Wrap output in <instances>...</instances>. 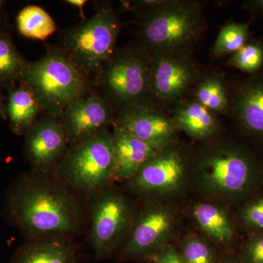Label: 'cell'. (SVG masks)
Segmentation results:
<instances>
[{"instance_id":"ba28073f","label":"cell","mask_w":263,"mask_h":263,"mask_svg":"<svg viewBox=\"0 0 263 263\" xmlns=\"http://www.w3.org/2000/svg\"><path fill=\"white\" fill-rule=\"evenodd\" d=\"M179 226V211L170 202H144L136 209L119 257L122 260H148L172 245Z\"/></svg>"},{"instance_id":"4fadbf2b","label":"cell","mask_w":263,"mask_h":263,"mask_svg":"<svg viewBox=\"0 0 263 263\" xmlns=\"http://www.w3.org/2000/svg\"><path fill=\"white\" fill-rule=\"evenodd\" d=\"M193 62L181 54L157 55L152 58L149 92L162 103L181 98L197 79Z\"/></svg>"},{"instance_id":"484cf974","label":"cell","mask_w":263,"mask_h":263,"mask_svg":"<svg viewBox=\"0 0 263 263\" xmlns=\"http://www.w3.org/2000/svg\"><path fill=\"white\" fill-rule=\"evenodd\" d=\"M229 65L243 72L255 73L263 65V43H247L230 57Z\"/></svg>"},{"instance_id":"e0dca14e","label":"cell","mask_w":263,"mask_h":263,"mask_svg":"<svg viewBox=\"0 0 263 263\" xmlns=\"http://www.w3.org/2000/svg\"><path fill=\"white\" fill-rule=\"evenodd\" d=\"M9 263H76V252L66 236L41 237L26 240Z\"/></svg>"},{"instance_id":"f546056e","label":"cell","mask_w":263,"mask_h":263,"mask_svg":"<svg viewBox=\"0 0 263 263\" xmlns=\"http://www.w3.org/2000/svg\"><path fill=\"white\" fill-rule=\"evenodd\" d=\"M172 2L173 0H141V1H135L134 5H136L138 9L143 10L145 11V13H146L167 6Z\"/></svg>"},{"instance_id":"4dcf8cb0","label":"cell","mask_w":263,"mask_h":263,"mask_svg":"<svg viewBox=\"0 0 263 263\" xmlns=\"http://www.w3.org/2000/svg\"><path fill=\"white\" fill-rule=\"evenodd\" d=\"M218 263H240L238 256L231 252H226L221 254Z\"/></svg>"},{"instance_id":"d6986e66","label":"cell","mask_w":263,"mask_h":263,"mask_svg":"<svg viewBox=\"0 0 263 263\" xmlns=\"http://www.w3.org/2000/svg\"><path fill=\"white\" fill-rule=\"evenodd\" d=\"M172 120L178 130L205 143L212 141L219 129V122L214 113L196 100L179 105Z\"/></svg>"},{"instance_id":"277c9868","label":"cell","mask_w":263,"mask_h":263,"mask_svg":"<svg viewBox=\"0 0 263 263\" xmlns=\"http://www.w3.org/2000/svg\"><path fill=\"white\" fill-rule=\"evenodd\" d=\"M205 22L200 3L175 1L145 13L138 35L149 54H180L205 32Z\"/></svg>"},{"instance_id":"ac0fdd59","label":"cell","mask_w":263,"mask_h":263,"mask_svg":"<svg viewBox=\"0 0 263 263\" xmlns=\"http://www.w3.org/2000/svg\"><path fill=\"white\" fill-rule=\"evenodd\" d=\"M235 114L247 135L263 139V76L252 78L240 86L235 97Z\"/></svg>"},{"instance_id":"5bb4252c","label":"cell","mask_w":263,"mask_h":263,"mask_svg":"<svg viewBox=\"0 0 263 263\" xmlns=\"http://www.w3.org/2000/svg\"><path fill=\"white\" fill-rule=\"evenodd\" d=\"M114 126L131 133L157 149L176 142L178 130L172 119L146 103L122 111L116 119Z\"/></svg>"},{"instance_id":"836d02e7","label":"cell","mask_w":263,"mask_h":263,"mask_svg":"<svg viewBox=\"0 0 263 263\" xmlns=\"http://www.w3.org/2000/svg\"><path fill=\"white\" fill-rule=\"evenodd\" d=\"M6 114V109H5L4 104H3V98H2L1 92H0V117H5Z\"/></svg>"},{"instance_id":"cb8c5ba5","label":"cell","mask_w":263,"mask_h":263,"mask_svg":"<svg viewBox=\"0 0 263 263\" xmlns=\"http://www.w3.org/2000/svg\"><path fill=\"white\" fill-rule=\"evenodd\" d=\"M249 37L248 24L229 23L221 29L214 43L216 56H224L234 53L247 44Z\"/></svg>"},{"instance_id":"8992f818","label":"cell","mask_w":263,"mask_h":263,"mask_svg":"<svg viewBox=\"0 0 263 263\" xmlns=\"http://www.w3.org/2000/svg\"><path fill=\"white\" fill-rule=\"evenodd\" d=\"M191 157L176 142L161 148L127 181L128 190L144 202H171L191 186Z\"/></svg>"},{"instance_id":"4316f807","label":"cell","mask_w":263,"mask_h":263,"mask_svg":"<svg viewBox=\"0 0 263 263\" xmlns=\"http://www.w3.org/2000/svg\"><path fill=\"white\" fill-rule=\"evenodd\" d=\"M239 220L252 234H263V195L245 203L239 213Z\"/></svg>"},{"instance_id":"1f68e13d","label":"cell","mask_w":263,"mask_h":263,"mask_svg":"<svg viewBox=\"0 0 263 263\" xmlns=\"http://www.w3.org/2000/svg\"><path fill=\"white\" fill-rule=\"evenodd\" d=\"M249 10L257 14L263 15V0H254L247 3Z\"/></svg>"},{"instance_id":"3957f363","label":"cell","mask_w":263,"mask_h":263,"mask_svg":"<svg viewBox=\"0 0 263 263\" xmlns=\"http://www.w3.org/2000/svg\"><path fill=\"white\" fill-rule=\"evenodd\" d=\"M20 79L48 116L59 117L73 100L88 95L89 83L63 52L52 50L37 61L24 60Z\"/></svg>"},{"instance_id":"9c48e42d","label":"cell","mask_w":263,"mask_h":263,"mask_svg":"<svg viewBox=\"0 0 263 263\" xmlns=\"http://www.w3.org/2000/svg\"><path fill=\"white\" fill-rule=\"evenodd\" d=\"M91 199L90 243L96 257L104 258L122 248L136 209L125 194L110 185Z\"/></svg>"},{"instance_id":"d590c367","label":"cell","mask_w":263,"mask_h":263,"mask_svg":"<svg viewBox=\"0 0 263 263\" xmlns=\"http://www.w3.org/2000/svg\"><path fill=\"white\" fill-rule=\"evenodd\" d=\"M2 30H1V20H0V34H2Z\"/></svg>"},{"instance_id":"6da1fadb","label":"cell","mask_w":263,"mask_h":263,"mask_svg":"<svg viewBox=\"0 0 263 263\" xmlns=\"http://www.w3.org/2000/svg\"><path fill=\"white\" fill-rule=\"evenodd\" d=\"M45 175H20L5 194L2 216L27 240L66 236L79 231L84 222L79 199L60 179Z\"/></svg>"},{"instance_id":"e575fe53","label":"cell","mask_w":263,"mask_h":263,"mask_svg":"<svg viewBox=\"0 0 263 263\" xmlns=\"http://www.w3.org/2000/svg\"><path fill=\"white\" fill-rule=\"evenodd\" d=\"M3 5H4V2L0 1V11H1L2 8H3Z\"/></svg>"},{"instance_id":"2e32d148","label":"cell","mask_w":263,"mask_h":263,"mask_svg":"<svg viewBox=\"0 0 263 263\" xmlns=\"http://www.w3.org/2000/svg\"><path fill=\"white\" fill-rule=\"evenodd\" d=\"M113 146L115 162L114 179L119 181H129L160 150L115 126Z\"/></svg>"},{"instance_id":"44dd1931","label":"cell","mask_w":263,"mask_h":263,"mask_svg":"<svg viewBox=\"0 0 263 263\" xmlns=\"http://www.w3.org/2000/svg\"><path fill=\"white\" fill-rule=\"evenodd\" d=\"M17 26L22 35L31 39L46 40L57 30L51 15L36 5H29L19 12Z\"/></svg>"},{"instance_id":"7402d4cb","label":"cell","mask_w":263,"mask_h":263,"mask_svg":"<svg viewBox=\"0 0 263 263\" xmlns=\"http://www.w3.org/2000/svg\"><path fill=\"white\" fill-rule=\"evenodd\" d=\"M176 249L183 263H218L220 257L209 240L194 232L183 235Z\"/></svg>"},{"instance_id":"52a82bcc","label":"cell","mask_w":263,"mask_h":263,"mask_svg":"<svg viewBox=\"0 0 263 263\" xmlns=\"http://www.w3.org/2000/svg\"><path fill=\"white\" fill-rule=\"evenodd\" d=\"M120 28L113 8L102 5L91 18L67 33L63 53L86 77L99 76L114 55Z\"/></svg>"},{"instance_id":"9a60e30c","label":"cell","mask_w":263,"mask_h":263,"mask_svg":"<svg viewBox=\"0 0 263 263\" xmlns=\"http://www.w3.org/2000/svg\"><path fill=\"white\" fill-rule=\"evenodd\" d=\"M190 214L200 234L216 249L230 252L237 233L233 216L226 204L203 197L191 205Z\"/></svg>"},{"instance_id":"603a6c76","label":"cell","mask_w":263,"mask_h":263,"mask_svg":"<svg viewBox=\"0 0 263 263\" xmlns=\"http://www.w3.org/2000/svg\"><path fill=\"white\" fill-rule=\"evenodd\" d=\"M195 100L213 113H226L229 107L226 87L216 76H209L200 81L195 91Z\"/></svg>"},{"instance_id":"d4e9b609","label":"cell","mask_w":263,"mask_h":263,"mask_svg":"<svg viewBox=\"0 0 263 263\" xmlns=\"http://www.w3.org/2000/svg\"><path fill=\"white\" fill-rule=\"evenodd\" d=\"M24 62L9 36L0 34V82L11 83L20 79Z\"/></svg>"},{"instance_id":"d6a6232c","label":"cell","mask_w":263,"mask_h":263,"mask_svg":"<svg viewBox=\"0 0 263 263\" xmlns=\"http://www.w3.org/2000/svg\"><path fill=\"white\" fill-rule=\"evenodd\" d=\"M67 4L72 5V6L76 7V8H79L80 10L81 13L83 15V8H84V5L86 4L87 2L86 0H68V1H65Z\"/></svg>"},{"instance_id":"ffe728a7","label":"cell","mask_w":263,"mask_h":263,"mask_svg":"<svg viewBox=\"0 0 263 263\" xmlns=\"http://www.w3.org/2000/svg\"><path fill=\"white\" fill-rule=\"evenodd\" d=\"M22 85L10 90L6 108L10 129L18 136L26 135L35 122L41 109L32 91L23 83Z\"/></svg>"},{"instance_id":"7a4b0ae2","label":"cell","mask_w":263,"mask_h":263,"mask_svg":"<svg viewBox=\"0 0 263 263\" xmlns=\"http://www.w3.org/2000/svg\"><path fill=\"white\" fill-rule=\"evenodd\" d=\"M260 179L254 156L235 142H205L191 157L190 185L205 198L224 204L243 201L253 195Z\"/></svg>"},{"instance_id":"8fae6325","label":"cell","mask_w":263,"mask_h":263,"mask_svg":"<svg viewBox=\"0 0 263 263\" xmlns=\"http://www.w3.org/2000/svg\"><path fill=\"white\" fill-rule=\"evenodd\" d=\"M25 136L24 155L33 172L46 174L57 168L69 144L59 117L43 118L34 122Z\"/></svg>"},{"instance_id":"8d00e7d4","label":"cell","mask_w":263,"mask_h":263,"mask_svg":"<svg viewBox=\"0 0 263 263\" xmlns=\"http://www.w3.org/2000/svg\"><path fill=\"white\" fill-rule=\"evenodd\" d=\"M149 263H152V262H149Z\"/></svg>"},{"instance_id":"7c38bea8","label":"cell","mask_w":263,"mask_h":263,"mask_svg":"<svg viewBox=\"0 0 263 263\" xmlns=\"http://www.w3.org/2000/svg\"><path fill=\"white\" fill-rule=\"evenodd\" d=\"M59 119L69 144L73 145L106 131L112 121L111 108L103 97L86 95L71 102Z\"/></svg>"},{"instance_id":"30bf717a","label":"cell","mask_w":263,"mask_h":263,"mask_svg":"<svg viewBox=\"0 0 263 263\" xmlns=\"http://www.w3.org/2000/svg\"><path fill=\"white\" fill-rule=\"evenodd\" d=\"M143 48L125 49L115 53L99 76L109 105L127 109L143 103L149 92L152 59Z\"/></svg>"},{"instance_id":"83f0119b","label":"cell","mask_w":263,"mask_h":263,"mask_svg":"<svg viewBox=\"0 0 263 263\" xmlns=\"http://www.w3.org/2000/svg\"><path fill=\"white\" fill-rule=\"evenodd\" d=\"M240 263H263V234H252L240 247Z\"/></svg>"},{"instance_id":"5b68a950","label":"cell","mask_w":263,"mask_h":263,"mask_svg":"<svg viewBox=\"0 0 263 263\" xmlns=\"http://www.w3.org/2000/svg\"><path fill=\"white\" fill-rule=\"evenodd\" d=\"M114 171L113 133L107 131L70 145L57 167L62 182L91 198L110 185Z\"/></svg>"},{"instance_id":"f1b7e54d","label":"cell","mask_w":263,"mask_h":263,"mask_svg":"<svg viewBox=\"0 0 263 263\" xmlns=\"http://www.w3.org/2000/svg\"><path fill=\"white\" fill-rule=\"evenodd\" d=\"M147 262L152 263H183L181 259L180 258L176 247L172 245L166 247L158 254L148 259Z\"/></svg>"}]
</instances>
